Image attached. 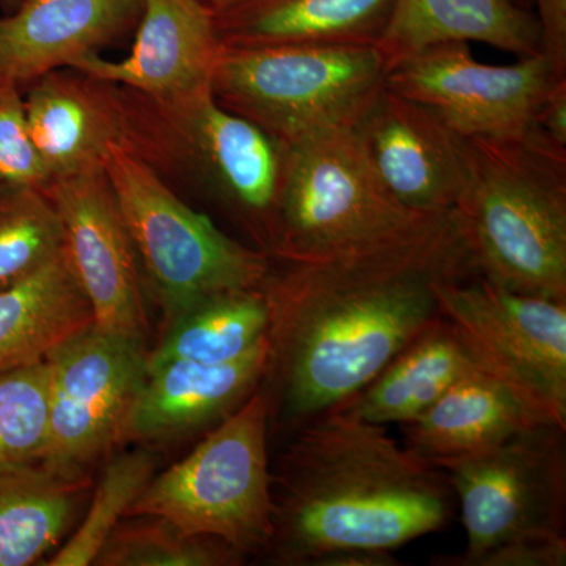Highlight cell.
<instances>
[{
    "label": "cell",
    "mask_w": 566,
    "mask_h": 566,
    "mask_svg": "<svg viewBox=\"0 0 566 566\" xmlns=\"http://www.w3.org/2000/svg\"><path fill=\"white\" fill-rule=\"evenodd\" d=\"M566 538L521 542L488 551L471 566H565Z\"/></svg>",
    "instance_id": "obj_31"
},
{
    "label": "cell",
    "mask_w": 566,
    "mask_h": 566,
    "mask_svg": "<svg viewBox=\"0 0 566 566\" xmlns=\"http://www.w3.org/2000/svg\"><path fill=\"white\" fill-rule=\"evenodd\" d=\"M145 340L93 324L48 357L50 423L41 464L69 476L122 444L126 420L148 378Z\"/></svg>",
    "instance_id": "obj_10"
},
{
    "label": "cell",
    "mask_w": 566,
    "mask_h": 566,
    "mask_svg": "<svg viewBox=\"0 0 566 566\" xmlns=\"http://www.w3.org/2000/svg\"><path fill=\"white\" fill-rule=\"evenodd\" d=\"M395 0H240L214 13L223 48L378 46Z\"/></svg>",
    "instance_id": "obj_19"
},
{
    "label": "cell",
    "mask_w": 566,
    "mask_h": 566,
    "mask_svg": "<svg viewBox=\"0 0 566 566\" xmlns=\"http://www.w3.org/2000/svg\"><path fill=\"white\" fill-rule=\"evenodd\" d=\"M539 424L551 423L504 382L479 368L401 427L408 449L441 465L486 452Z\"/></svg>",
    "instance_id": "obj_20"
},
{
    "label": "cell",
    "mask_w": 566,
    "mask_h": 566,
    "mask_svg": "<svg viewBox=\"0 0 566 566\" xmlns=\"http://www.w3.org/2000/svg\"><path fill=\"white\" fill-rule=\"evenodd\" d=\"M273 535L282 565L322 566L345 553H394L455 516L444 469L386 427L335 408L297 428L273 475Z\"/></svg>",
    "instance_id": "obj_2"
},
{
    "label": "cell",
    "mask_w": 566,
    "mask_h": 566,
    "mask_svg": "<svg viewBox=\"0 0 566 566\" xmlns=\"http://www.w3.org/2000/svg\"><path fill=\"white\" fill-rule=\"evenodd\" d=\"M485 43L517 59L543 54L536 14L513 0H395L378 50L387 69L434 44Z\"/></svg>",
    "instance_id": "obj_21"
},
{
    "label": "cell",
    "mask_w": 566,
    "mask_h": 566,
    "mask_svg": "<svg viewBox=\"0 0 566 566\" xmlns=\"http://www.w3.org/2000/svg\"><path fill=\"white\" fill-rule=\"evenodd\" d=\"M222 52L214 11L200 0H144L132 51L120 61L87 55L71 69L145 96L163 99L211 85Z\"/></svg>",
    "instance_id": "obj_15"
},
{
    "label": "cell",
    "mask_w": 566,
    "mask_h": 566,
    "mask_svg": "<svg viewBox=\"0 0 566 566\" xmlns=\"http://www.w3.org/2000/svg\"><path fill=\"white\" fill-rule=\"evenodd\" d=\"M271 268L270 416L300 428L338 408L439 318L434 286L474 271L452 211L316 262Z\"/></svg>",
    "instance_id": "obj_1"
},
{
    "label": "cell",
    "mask_w": 566,
    "mask_h": 566,
    "mask_svg": "<svg viewBox=\"0 0 566 566\" xmlns=\"http://www.w3.org/2000/svg\"><path fill=\"white\" fill-rule=\"evenodd\" d=\"M142 98L175 129L186 161L212 199L271 256L290 148L221 106L211 85L163 102Z\"/></svg>",
    "instance_id": "obj_11"
},
{
    "label": "cell",
    "mask_w": 566,
    "mask_h": 566,
    "mask_svg": "<svg viewBox=\"0 0 566 566\" xmlns=\"http://www.w3.org/2000/svg\"><path fill=\"white\" fill-rule=\"evenodd\" d=\"M535 128L558 147L566 148V77L558 80L543 99Z\"/></svg>",
    "instance_id": "obj_33"
},
{
    "label": "cell",
    "mask_w": 566,
    "mask_h": 566,
    "mask_svg": "<svg viewBox=\"0 0 566 566\" xmlns=\"http://www.w3.org/2000/svg\"><path fill=\"white\" fill-rule=\"evenodd\" d=\"M87 476L44 464L0 471V566H29L61 542Z\"/></svg>",
    "instance_id": "obj_25"
},
{
    "label": "cell",
    "mask_w": 566,
    "mask_h": 566,
    "mask_svg": "<svg viewBox=\"0 0 566 566\" xmlns=\"http://www.w3.org/2000/svg\"><path fill=\"white\" fill-rule=\"evenodd\" d=\"M117 85L74 69L22 91L25 120L51 182L103 169L114 145L132 147L128 106Z\"/></svg>",
    "instance_id": "obj_16"
},
{
    "label": "cell",
    "mask_w": 566,
    "mask_h": 566,
    "mask_svg": "<svg viewBox=\"0 0 566 566\" xmlns=\"http://www.w3.org/2000/svg\"><path fill=\"white\" fill-rule=\"evenodd\" d=\"M44 191L61 218L63 251L95 326L145 340L140 266L104 167L51 182Z\"/></svg>",
    "instance_id": "obj_13"
},
{
    "label": "cell",
    "mask_w": 566,
    "mask_h": 566,
    "mask_svg": "<svg viewBox=\"0 0 566 566\" xmlns=\"http://www.w3.org/2000/svg\"><path fill=\"white\" fill-rule=\"evenodd\" d=\"M95 324L65 251L0 292V374L48 360Z\"/></svg>",
    "instance_id": "obj_22"
},
{
    "label": "cell",
    "mask_w": 566,
    "mask_h": 566,
    "mask_svg": "<svg viewBox=\"0 0 566 566\" xmlns=\"http://www.w3.org/2000/svg\"><path fill=\"white\" fill-rule=\"evenodd\" d=\"M144 0H21L0 17V85L24 91L55 70L71 69L140 20Z\"/></svg>",
    "instance_id": "obj_17"
},
{
    "label": "cell",
    "mask_w": 566,
    "mask_h": 566,
    "mask_svg": "<svg viewBox=\"0 0 566 566\" xmlns=\"http://www.w3.org/2000/svg\"><path fill=\"white\" fill-rule=\"evenodd\" d=\"M62 249L61 218L48 192L0 185V292L39 271Z\"/></svg>",
    "instance_id": "obj_27"
},
{
    "label": "cell",
    "mask_w": 566,
    "mask_h": 566,
    "mask_svg": "<svg viewBox=\"0 0 566 566\" xmlns=\"http://www.w3.org/2000/svg\"><path fill=\"white\" fill-rule=\"evenodd\" d=\"M566 431L539 424L476 455L439 465L460 506L465 547L433 566H471L488 551L566 538Z\"/></svg>",
    "instance_id": "obj_9"
},
{
    "label": "cell",
    "mask_w": 566,
    "mask_h": 566,
    "mask_svg": "<svg viewBox=\"0 0 566 566\" xmlns=\"http://www.w3.org/2000/svg\"><path fill=\"white\" fill-rule=\"evenodd\" d=\"M156 460L150 452L134 450L112 458L96 485L91 509L69 542L44 562L46 566H87L95 564L99 551L137 497L155 476Z\"/></svg>",
    "instance_id": "obj_28"
},
{
    "label": "cell",
    "mask_w": 566,
    "mask_h": 566,
    "mask_svg": "<svg viewBox=\"0 0 566 566\" xmlns=\"http://www.w3.org/2000/svg\"><path fill=\"white\" fill-rule=\"evenodd\" d=\"M0 185L46 189L50 174L33 145L22 92L0 85Z\"/></svg>",
    "instance_id": "obj_30"
},
{
    "label": "cell",
    "mask_w": 566,
    "mask_h": 566,
    "mask_svg": "<svg viewBox=\"0 0 566 566\" xmlns=\"http://www.w3.org/2000/svg\"><path fill=\"white\" fill-rule=\"evenodd\" d=\"M422 218L386 191L353 129H338L290 148L271 259H331L389 240Z\"/></svg>",
    "instance_id": "obj_7"
},
{
    "label": "cell",
    "mask_w": 566,
    "mask_h": 566,
    "mask_svg": "<svg viewBox=\"0 0 566 566\" xmlns=\"http://www.w3.org/2000/svg\"><path fill=\"white\" fill-rule=\"evenodd\" d=\"M148 371L172 363L227 364L241 359L268 337L271 308L262 289L233 290L196 301L167 319Z\"/></svg>",
    "instance_id": "obj_24"
},
{
    "label": "cell",
    "mask_w": 566,
    "mask_h": 566,
    "mask_svg": "<svg viewBox=\"0 0 566 566\" xmlns=\"http://www.w3.org/2000/svg\"><path fill=\"white\" fill-rule=\"evenodd\" d=\"M545 54L512 65L475 61L469 43L434 44L387 69L389 91L430 107L461 137L531 132L543 99L562 80Z\"/></svg>",
    "instance_id": "obj_12"
},
{
    "label": "cell",
    "mask_w": 566,
    "mask_h": 566,
    "mask_svg": "<svg viewBox=\"0 0 566 566\" xmlns=\"http://www.w3.org/2000/svg\"><path fill=\"white\" fill-rule=\"evenodd\" d=\"M270 400L256 390L180 463L153 476L128 515H155L185 534L222 539L241 554L273 535L268 460Z\"/></svg>",
    "instance_id": "obj_6"
},
{
    "label": "cell",
    "mask_w": 566,
    "mask_h": 566,
    "mask_svg": "<svg viewBox=\"0 0 566 566\" xmlns=\"http://www.w3.org/2000/svg\"><path fill=\"white\" fill-rule=\"evenodd\" d=\"M513 2H516L517 6L524 7V9H528V6H531V0H513Z\"/></svg>",
    "instance_id": "obj_35"
},
{
    "label": "cell",
    "mask_w": 566,
    "mask_h": 566,
    "mask_svg": "<svg viewBox=\"0 0 566 566\" xmlns=\"http://www.w3.org/2000/svg\"><path fill=\"white\" fill-rule=\"evenodd\" d=\"M434 292L479 367L566 431V301L512 292L475 271L441 279Z\"/></svg>",
    "instance_id": "obj_8"
},
{
    "label": "cell",
    "mask_w": 566,
    "mask_h": 566,
    "mask_svg": "<svg viewBox=\"0 0 566 566\" xmlns=\"http://www.w3.org/2000/svg\"><path fill=\"white\" fill-rule=\"evenodd\" d=\"M104 174L167 319L211 294L262 289L273 259L182 202L140 153L114 145Z\"/></svg>",
    "instance_id": "obj_5"
},
{
    "label": "cell",
    "mask_w": 566,
    "mask_h": 566,
    "mask_svg": "<svg viewBox=\"0 0 566 566\" xmlns=\"http://www.w3.org/2000/svg\"><path fill=\"white\" fill-rule=\"evenodd\" d=\"M200 2H203L208 9L216 13V11L227 9V7L233 6V3L240 2V0H200Z\"/></svg>",
    "instance_id": "obj_34"
},
{
    "label": "cell",
    "mask_w": 566,
    "mask_h": 566,
    "mask_svg": "<svg viewBox=\"0 0 566 566\" xmlns=\"http://www.w3.org/2000/svg\"><path fill=\"white\" fill-rule=\"evenodd\" d=\"M270 357L268 337L227 364L172 363L148 371L123 442L158 441L222 422L260 389Z\"/></svg>",
    "instance_id": "obj_18"
},
{
    "label": "cell",
    "mask_w": 566,
    "mask_h": 566,
    "mask_svg": "<svg viewBox=\"0 0 566 566\" xmlns=\"http://www.w3.org/2000/svg\"><path fill=\"white\" fill-rule=\"evenodd\" d=\"M2 2L20 3L21 0H2Z\"/></svg>",
    "instance_id": "obj_36"
},
{
    "label": "cell",
    "mask_w": 566,
    "mask_h": 566,
    "mask_svg": "<svg viewBox=\"0 0 566 566\" xmlns=\"http://www.w3.org/2000/svg\"><path fill=\"white\" fill-rule=\"evenodd\" d=\"M468 180L452 210L475 273L566 301V148L538 129L464 137Z\"/></svg>",
    "instance_id": "obj_3"
},
{
    "label": "cell",
    "mask_w": 566,
    "mask_h": 566,
    "mask_svg": "<svg viewBox=\"0 0 566 566\" xmlns=\"http://www.w3.org/2000/svg\"><path fill=\"white\" fill-rule=\"evenodd\" d=\"M479 368L455 331L439 316L381 374L338 408L382 427L406 424Z\"/></svg>",
    "instance_id": "obj_23"
},
{
    "label": "cell",
    "mask_w": 566,
    "mask_h": 566,
    "mask_svg": "<svg viewBox=\"0 0 566 566\" xmlns=\"http://www.w3.org/2000/svg\"><path fill=\"white\" fill-rule=\"evenodd\" d=\"M535 6L543 54L560 76H566V0H535Z\"/></svg>",
    "instance_id": "obj_32"
},
{
    "label": "cell",
    "mask_w": 566,
    "mask_h": 566,
    "mask_svg": "<svg viewBox=\"0 0 566 566\" xmlns=\"http://www.w3.org/2000/svg\"><path fill=\"white\" fill-rule=\"evenodd\" d=\"M386 73L376 46H222L211 92L226 109L292 148L353 129L385 87Z\"/></svg>",
    "instance_id": "obj_4"
},
{
    "label": "cell",
    "mask_w": 566,
    "mask_h": 566,
    "mask_svg": "<svg viewBox=\"0 0 566 566\" xmlns=\"http://www.w3.org/2000/svg\"><path fill=\"white\" fill-rule=\"evenodd\" d=\"M244 554L222 539L185 534L155 515L123 517L104 543L95 565L102 566H226Z\"/></svg>",
    "instance_id": "obj_26"
},
{
    "label": "cell",
    "mask_w": 566,
    "mask_h": 566,
    "mask_svg": "<svg viewBox=\"0 0 566 566\" xmlns=\"http://www.w3.org/2000/svg\"><path fill=\"white\" fill-rule=\"evenodd\" d=\"M48 360L0 374V471L39 464L48 447Z\"/></svg>",
    "instance_id": "obj_29"
},
{
    "label": "cell",
    "mask_w": 566,
    "mask_h": 566,
    "mask_svg": "<svg viewBox=\"0 0 566 566\" xmlns=\"http://www.w3.org/2000/svg\"><path fill=\"white\" fill-rule=\"evenodd\" d=\"M353 134L386 191L417 214L450 212L468 180L465 140L434 111L382 87Z\"/></svg>",
    "instance_id": "obj_14"
}]
</instances>
